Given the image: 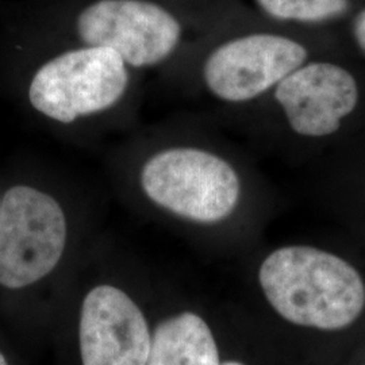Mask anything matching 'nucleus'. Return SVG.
I'll list each match as a JSON object with an SVG mask.
<instances>
[{
	"instance_id": "nucleus-1",
	"label": "nucleus",
	"mask_w": 365,
	"mask_h": 365,
	"mask_svg": "<svg viewBox=\"0 0 365 365\" xmlns=\"http://www.w3.org/2000/svg\"><path fill=\"white\" fill-rule=\"evenodd\" d=\"M261 288L274 312L298 327L336 331L365 307V286L348 261L312 247H286L261 264Z\"/></svg>"
},
{
	"instance_id": "nucleus-2",
	"label": "nucleus",
	"mask_w": 365,
	"mask_h": 365,
	"mask_svg": "<svg viewBox=\"0 0 365 365\" xmlns=\"http://www.w3.org/2000/svg\"><path fill=\"white\" fill-rule=\"evenodd\" d=\"M141 185L160 207L199 223L226 220L241 192L238 175L227 161L195 148H173L150 157Z\"/></svg>"
},
{
	"instance_id": "nucleus-3",
	"label": "nucleus",
	"mask_w": 365,
	"mask_h": 365,
	"mask_svg": "<svg viewBox=\"0 0 365 365\" xmlns=\"http://www.w3.org/2000/svg\"><path fill=\"white\" fill-rule=\"evenodd\" d=\"M68 226L58 202L29 185L10 188L0 202V286L27 287L61 260Z\"/></svg>"
},
{
	"instance_id": "nucleus-4",
	"label": "nucleus",
	"mask_w": 365,
	"mask_h": 365,
	"mask_svg": "<svg viewBox=\"0 0 365 365\" xmlns=\"http://www.w3.org/2000/svg\"><path fill=\"white\" fill-rule=\"evenodd\" d=\"M128 83V66L118 53L87 46L41 66L30 83L29 101L45 117L72 123L113 107Z\"/></svg>"
},
{
	"instance_id": "nucleus-5",
	"label": "nucleus",
	"mask_w": 365,
	"mask_h": 365,
	"mask_svg": "<svg viewBox=\"0 0 365 365\" xmlns=\"http://www.w3.org/2000/svg\"><path fill=\"white\" fill-rule=\"evenodd\" d=\"M78 37L87 46L118 53L126 66H156L180 41L178 19L146 0H99L78 16Z\"/></svg>"
},
{
	"instance_id": "nucleus-6",
	"label": "nucleus",
	"mask_w": 365,
	"mask_h": 365,
	"mask_svg": "<svg viewBox=\"0 0 365 365\" xmlns=\"http://www.w3.org/2000/svg\"><path fill=\"white\" fill-rule=\"evenodd\" d=\"M307 58L292 39L252 34L223 43L211 53L203 75L210 91L226 102H247L279 84Z\"/></svg>"
},
{
	"instance_id": "nucleus-7",
	"label": "nucleus",
	"mask_w": 365,
	"mask_h": 365,
	"mask_svg": "<svg viewBox=\"0 0 365 365\" xmlns=\"http://www.w3.org/2000/svg\"><path fill=\"white\" fill-rule=\"evenodd\" d=\"M78 341L83 365H146L152 336L144 313L120 288H92L81 304Z\"/></svg>"
},
{
	"instance_id": "nucleus-8",
	"label": "nucleus",
	"mask_w": 365,
	"mask_h": 365,
	"mask_svg": "<svg viewBox=\"0 0 365 365\" xmlns=\"http://www.w3.org/2000/svg\"><path fill=\"white\" fill-rule=\"evenodd\" d=\"M288 123L306 137H325L339 130L341 120L357 105L352 75L330 63L300 66L283 78L274 92Z\"/></svg>"
},
{
	"instance_id": "nucleus-9",
	"label": "nucleus",
	"mask_w": 365,
	"mask_h": 365,
	"mask_svg": "<svg viewBox=\"0 0 365 365\" xmlns=\"http://www.w3.org/2000/svg\"><path fill=\"white\" fill-rule=\"evenodd\" d=\"M146 365H222L215 339L203 318L182 313L156 327Z\"/></svg>"
},
{
	"instance_id": "nucleus-10",
	"label": "nucleus",
	"mask_w": 365,
	"mask_h": 365,
	"mask_svg": "<svg viewBox=\"0 0 365 365\" xmlns=\"http://www.w3.org/2000/svg\"><path fill=\"white\" fill-rule=\"evenodd\" d=\"M271 16L283 21L321 22L345 13L348 0H256Z\"/></svg>"
},
{
	"instance_id": "nucleus-11",
	"label": "nucleus",
	"mask_w": 365,
	"mask_h": 365,
	"mask_svg": "<svg viewBox=\"0 0 365 365\" xmlns=\"http://www.w3.org/2000/svg\"><path fill=\"white\" fill-rule=\"evenodd\" d=\"M353 33H354V38L357 41L359 46L365 53V10L359 13V15L356 16Z\"/></svg>"
},
{
	"instance_id": "nucleus-12",
	"label": "nucleus",
	"mask_w": 365,
	"mask_h": 365,
	"mask_svg": "<svg viewBox=\"0 0 365 365\" xmlns=\"http://www.w3.org/2000/svg\"><path fill=\"white\" fill-rule=\"evenodd\" d=\"M0 365H9L7 364V361H6V359H4V356L0 353Z\"/></svg>"
},
{
	"instance_id": "nucleus-13",
	"label": "nucleus",
	"mask_w": 365,
	"mask_h": 365,
	"mask_svg": "<svg viewBox=\"0 0 365 365\" xmlns=\"http://www.w3.org/2000/svg\"><path fill=\"white\" fill-rule=\"evenodd\" d=\"M222 365H244L241 364V363H238V361H226V363H223Z\"/></svg>"
}]
</instances>
